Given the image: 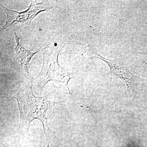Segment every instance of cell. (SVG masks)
Listing matches in <instances>:
<instances>
[{
	"instance_id": "cell-1",
	"label": "cell",
	"mask_w": 147,
	"mask_h": 147,
	"mask_svg": "<svg viewBox=\"0 0 147 147\" xmlns=\"http://www.w3.org/2000/svg\"><path fill=\"white\" fill-rule=\"evenodd\" d=\"M32 87L33 83L26 82L16 96H13L17 100L20 112V125L18 129L23 133H28L32 122L34 119L38 120L43 125L48 144L47 147H49L54 133L48 125L46 114L53 106L63 101H50L47 99V95L36 96L34 93Z\"/></svg>"
},
{
	"instance_id": "cell-4",
	"label": "cell",
	"mask_w": 147,
	"mask_h": 147,
	"mask_svg": "<svg viewBox=\"0 0 147 147\" xmlns=\"http://www.w3.org/2000/svg\"><path fill=\"white\" fill-rule=\"evenodd\" d=\"M82 45L85 50V54L88 55L92 59H99L105 62L110 67V74L123 80L126 83L127 90L129 91L135 76L129 71L127 63V58L122 57L110 59L102 57L90 45Z\"/></svg>"
},
{
	"instance_id": "cell-5",
	"label": "cell",
	"mask_w": 147,
	"mask_h": 147,
	"mask_svg": "<svg viewBox=\"0 0 147 147\" xmlns=\"http://www.w3.org/2000/svg\"><path fill=\"white\" fill-rule=\"evenodd\" d=\"M16 45H15V53L18 61V63L21 65V67L24 71V75L27 80V82L33 83L34 78L32 76L29 71L30 61L32 57L38 52L32 53L29 50H26L20 45L19 40L20 38L16 35V33H14Z\"/></svg>"
},
{
	"instance_id": "cell-2",
	"label": "cell",
	"mask_w": 147,
	"mask_h": 147,
	"mask_svg": "<svg viewBox=\"0 0 147 147\" xmlns=\"http://www.w3.org/2000/svg\"><path fill=\"white\" fill-rule=\"evenodd\" d=\"M64 42L57 47L47 45L42 50L43 62L42 69L36 79L41 87H44L50 81L61 82L67 86L69 94L74 97L68 88L69 80L74 78V74L69 73L60 65L58 56L64 47Z\"/></svg>"
},
{
	"instance_id": "cell-6",
	"label": "cell",
	"mask_w": 147,
	"mask_h": 147,
	"mask_svg": "<svg viewBox=\"0 0 147 147\" xmlns=\"http://www.w3.org/2000/svg\"><path fill=\"white\" fill-rule=\"evenodd\" d=\"M135 53L138 55H144L147 57V51L142 52H137V53Z\"/></svg>"
},
{
	"instance_id": "cell-7",
	"label": "cell",
	"mask_w": 147,
	"mask_h": 147,
	"mask_svg": "<svg viewBox=\"0 0 147 147\" xmlns=\"http://www.w3.org/2000/svg\"><path fill=\"white\" fill-rule=\"evenodd\" d=\"M146 63V64H147V63Z\"/></svg>"
},
{
	"instance_id": "cell-3",
	"label": "cell",
	"mask_w": 147,
	"mask_h": 147,
	"mask_svg": "<svg viewBox=\"0 0 147 147\" xmlns=\"http://www.w3.org/2000/svg\"><path fill=\"white\" fill-rule=\"evenodd\" d=\"M1 7L7 14L6 22L2 29L1 30H3L16 24L30 25L38 13L51 9L53 6L51 1L38 3L36 1H34L31 3L28 9L21 12L9 9L2 5Z\"/></svg>"
}]
</instances>
